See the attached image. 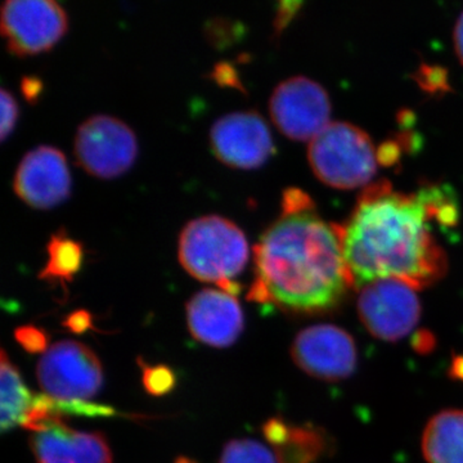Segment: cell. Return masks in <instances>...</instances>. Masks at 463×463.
Listing matches in <instances>:
<instances>
[{
    "mask_svg": "<svg viewBox=\"0 0 463 463\" xmlns=\"http://www.w3.org/2000/svg\"><path fill=\"white\" fill-rule=\"evenodd\" d=\"M416 289L397 279H376L362 286L356 309L368 332L392 343L408 336L421 318Z\"/></svg>",
    "mask_w": 463,
    "mask_h": 463,
    "instance_id": "cell-7",
    "label": "cell"
},
{
    "mask_svg": "<svg viewBox=\"0 0 463 463\" xmlns=\"http://www.w3.org/2000/svg\"><path fill=\"white\" fill-rule=\"evenodd\" d=\"M453 42H455L457 56H458L463 65V12L456 23L455 32H453Z\"/></svg>",
    "mask_w": 463,
    "mask_h": 463,
    "instance_id": "cell-24",
    "label": "cell"
},
{
    "mask_svg": "<svg viewBox=\"0 0 463 463\" xmlns=\"http://www.w3.org/2000/svg\"><path fill=\"white\" fill-rule=\"evenodd\" d=\"M263 434L273 447L279 463H316L331 449V438L317 426L295 425L273 417L263 425Z\"/></svg>",
    "mask_w": 463,
    "mask_h": 463,
    "instance_id": "cell-15",
    "label": "cell"
},
{
    "mask_svg": "<svg viewBox=\"0 0 463 463\" xmlns=\"http://www.w3.org/2000/svg\"><path fill=\"white\" fill-rule=\"evenodd\" d=\"M175 463H196V462L192 461V459L188 458V457H179V458H176Z\"/></svg>",
    "mask_w": 463,
    "mask_h": 463,
    "instance_id": "cell-27",
    "label": "cell"
},
{
    "mask_svg": "<svg viewBox=\"0 0 463 463\" xmlns=\"http://www.w3.org/2000/svg\"><path fill=\"white\" fill-rule=\"evenodd\" d=\"M255 279L248 298L297 316L334 312L354 286L341 230L326 222L298 188L283 194L282 214L254 248Z\"/></svg>",
    "mask_w": 463,
    "mask_h": 463,
    "instance_id": "cell-2",
    "label": "cell"
},
{
    "mask_svg": "<svg viewBox=\"0 0 463 463\" xmlns=\"http://www.w3.org/2000/svg\"><path fill=\"white\" fill-rule=\"evenodd\" d=\"M0 364H2L0 365V386H2L0 430L7 432L18 425H23L35 397H33L16 365L9 361L5 349L2 350Z\"/></svg>",
    "mask_w": 463,
    "mask_h": 463,
    "instance_id": "cell-17",
    "label": "cell"
},
{
    "mask_svg": "<svg viewBox=\"0 0 463 463\" xmlns=\"http://www.w3.org/2000/svg\"><path fill=\"white\" fill-rule=\"evenodd\" d=\"M178 257L182 267L194 279L216 283L231 295L241 286L233 279L245 269L249 243L239 225L223 216L194 219L179 236Z\"/></svg>",
    "mask_w": 463,
    "mask_h": 463,
    "instance_id": "cell-3",
    "label": "cell"
},
{
    "mask_svg": "<svg viewBox=\"0 0 463 463\" xmlns=\"http://www.w3.org/2000/svg\"><path fill=\"white\" fill-rule=\"evenodd\" d=\"M47 252L48 261L39 274V279L51 283L60 282L66 288V282L72 281L83 265V246L61 228L52 234Z\"/></svg>",
    "mask_w": 463,
    "mask_h": 463,
    "instance_id": "cell-18",
    "label": "cell"
},
{
    "mask_svg": "<svg viewBox=\"0 0 463 463\" xmlns=\"http://www.w3.org/2000/svg\"><path fill=\"white\" fill-rule=\"evenodd\" d=\"M307 158L317 178L339 190L367 184L381 163L371 137L343 121L328 124L310 141Z\"/></svg>",
    "mask_w": 463,
    "mask_h": 463,
    "instance_id": "cell-4",
    "label": "cell"
},
{
    "mask_svg": "<svg viewBox=\"0 0 463 463\" xmlns=\"http://www.w3.org/2000/svg\"><path fill=\"white\" fill-rule=\"evenodd\" d=\"M138 364L142 370L143 386L148 394L154 395V397H163L175 389V373L169 365H149L142 359H138Z\"/></svg>",
    "mask_w": 463,
    "mask_h": 463,
    "instance_id": "cell-20",
    "label": "cell"
},
{
    "mask_svg": "<svg viewBox=\"0 0 463 463\" xmlns=\"http://www.w3.org/2000/svg\"><path fill=\"white\" fill-rule=\"evenodd\" d=\"M14 337L27 353L38 354L47 352L48 335L43 328L33 325L21 326L14 331Z\"/></svg>",
    "mask_w": 463,
    "mask_h": 463,
    "instance_id": "cell-21",
    "label": "cell"
},
{
    "mask_svg": "<svg viewBox=\"0 0 463 463\" xmlns=\"http://www.w3.org/2000/svg\"><path fill=\"white\" fill-rule=\"evenodd\" d=\"M269 111L286 137L312 141L330 124L331 100L321 84L307 76H292L273 90Z\"/></svg>",
    "mask_w": 463,
    "mask_h": 463,
    "instance_id": "cell-8",
    "label": "cell"
},
{
    "mask_svg": "<svg viewBox=\"0 0 463 463\" xmlns=\"http://www.w3.org/2000/svg\"><path fill=\"white\" fill-rule=\"evenodd\" d=\"M449 374L453 380L463 381V354L455 356L449 368Z\"/></svg>",
    "mask_w": 463,
    "mask_h": 463,
    "instance_id": "cell-25",
    "label": "cell"
},
{
    "mask_svg": "<svg viewBox=\"0 0 463 463\" xmlns=\"http://www.w3.org/2000/svg\"><path fill=\"white\" fill-rule=\"evenodd\" d=\"M0 105H2V128H0V138L5 141V138L14 130L18 118V105L14 94L9 93L3 88L0 91Z\"/></svg>",
    "mask_w": 463,
    "mask_h": 463,
    "instance_id": "cell-22",
    "label": "cell"
},
{
    "mask_svg": "<svg viewBox=\"0 0 463 463\" xmlns=\"http://www.w3.org/2000/svg\"><path fill=\"white\" fill-rule=\"evenodd\" d=\"M62 325L65 326L67 330L74 332V334H83V332L93 328V319H91V315L87 310H76V312L66 317Z\"/></svg>",
    "mask_w": 463,
    "mask_h": 463,
    "instance_id": "cell-23",
    "label": "cell"
},
{
    "mask_svg": "<svg viewBox=\"0 0 463 463\" xmlns=\"http://www.w3.org/2000/svg\"><path fill=\"white\" fill-rule=\"evenodd\" d=\"M432 222L441 228L458 222V205L447 185H426L414 194L395 191L388 182L365 188L346 223L340 225L355 288L397 279L419 289L443 279L447 255Z\"/></svg>",
    "mask_w": 463,
    "mask_h": 463,
    "instance_id": "cell-1",
    "label": "cell"
},
{
    "mask_svg": "<svg viewBox=\"0 0 463 463\" xmlns=\"http://www.w3.org/2000/svg\"><path fill=\"white\" fill-rule=\"evenodd\" d=\"M221 463H279V458L260 441L236 439L224 447Z\"/></svg>",
    "mask_w": 463,
    "mask_h": 463,
    "instance_id": "cell-19",
    "label": "cell"
},
{
    "mask_svg": "<svg viewBox=\"0 0 463 463\" xmlns=\"http://www.w3.org/2000/svg\"><path fill=\"white\" fill-rule=\"evenodd\" d=\"M187 325L200 343L224 349L233 345L243 331V313L233 295L203 288L187 303Z\"/></svg>",
    "mask_w": 463,
    "mask_h": 463,
    "instance_id": "cell-14",
    "label": "cell"
},
{
    "mask_svg": "<svg viewBox=\"0 0 463 463\" xmlns=\"http://www.w3.org/2000/svg\"><path fill=\"white\" fill-rule=\"evenodd\" d=\"M0 24L8 51L25 57L51 50L65 35L69 18L54 0H8Z\"/></svg>",
    "mask_w": 463,
    "mask_h": 463,
    "instance_id": "cell-9",
    "label": "cell"
},
{
    "mask_svg": "<svg viewBox=\"0 0 463 463\" xmlns=\"http://www.w3.org/2000/svg\"><path fill=\"white\" fill-rule=\"evenodd\" d=\"M14 190L26 205L35 209L62 203L71 191L65 155L51 146H38L27 152L14 174Z\"/></svg>",
    "mask_w": 463,
    "mask_h": 463,
    "instance_id": "cell-12",
    "label": "cell"
},
{
    "mask_svg": "<svg viewBox=\"0 0 463 463\" xmlns=\"http://www.w3.org/2000/svg\"><path fill=\"white\" fill-rule=\"evenodd\" d=\"M30 447L36 463H114L105 435L72 430L62 417H52L33 432Z\"/></svg>",
    "mask_w": 463,
    "mask_h": 463,
    "instance_id": "cell-13",
    "label": "cell"
},
{
    "mask_svg": "<svg viewBox=\"0 0 463 463\" xmlns=\"http://www.w3.org/2000/svg\"><path fill=\"white\" fill-rule=\"evenodd\" d=\"M432 343H434V339H432L431 334H420L419 339H416V349L421 350V352H425V350L432 349Z\"/></svg>",
    "mask_w": 463,
    "mask_h": 463,
    "instance_id": "cell-26",
    "label": "cell"
},
{
    "mask_svg": "<svg viewBox=\"0 0 463 463\" xmlns=\"http://www.w3.org/2000/svg\"><path fill=\"white\" fill-rule=\"evenodd\" d=\"M215 156L225 165L254 169L272 156V134L257 111L232 112L219 118L210 129Z\"/></svg>",
    "mask_w": 463,
    "mask_h": 463,
    "instance_id": "cell-11",
    "label": "cell"
},
{
    "mask_svg": "<svg viewBox=\"0 0 463 463\" xmlns=\"http://www.w3.org/2000/svg\"><path fill=\"white\" fill-rule=\"evenodd\" d=\"M291 356L301 371L327 383L347 379L358 364V349L352 335L328 323L298 332L291 345Z\"/></svg>",
    "mask_w": 463,
    "mask_h": 463,
    "instance_id": "cell-10",
    "label": "cell"
},
{
    "mask_svg": "<svg viewBox=\"0 0 463 463\" xmlns=\"http://www.w3.org/2000/svg\"><path fill=\"white\" fill-rule=\"evenodd\" d=\"M422 452L428 463H463V410L431 417L423 430Z\"/></svg>",
    "mask_w": 463,
    "mask_h": 463,
    "instance_id": "cell-16",
    "label": "cell"
},
{
    "mask_svg": "<svg viewBox=\"0 0 463 463\" xmlns=\"http://www.w3.org/2000/svg\"><path fill=\"white\" fill-rule=\"evenodd\" d=\"M39 385L50 397L87 402L103 385L102 364L85 344L66 340L52 345L36 367Z\"/></svg>",
    "mask_w": 463,
    "mask_h": 463,
    "instance_id": "cell-5",
    "label": "cell"
},
{
    "mask_svg": "<svg viewBox=\"0 0 463 463\" xmlns=\"http://www.w3.org/2000/svg\"><path fill=\"white\" fill-rule=\"evenodd\" d=\"M75 157L85 172L111 179L132 167L138 154L136 134L120 118L94 115L78 128Z\"/></svg>",
    "mask_w": 463,
    "mask_h": 463,
    "instance_id": "cell-6",
    "label": "cell"
}]
</instances>
